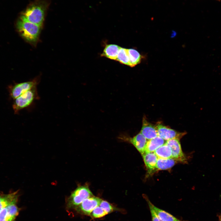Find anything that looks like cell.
<instances>
[{
  "instance_id": "1",
  "label": "cell",
  "mask_w": 221,
  "mask_h": 221,
  "mask_svg": "<svg viewBox=\"0 0 221 221\" xmlns=\"http://www.w3.org/2000/svg\"><path fill=\"white\" fill-rule=\"evenodd\" d=\"M46 9V5L44 2H36L28 7L20 18L41 26Z\"/></svg>"
},
{
  "instance_id": "2",
  "label": "cell",
  "mask_w": 221,
  "mask_h": 221,
  "mask_svg": "<svg viewBox=\"0 0 221 221\" xmlns=\"http://www.w3.org/2000/svg\"><path fill=\"white\" fill-rule=\"evenodd\" d=\"M41 27L21 18L17 23V29L20 34L27 41L32 43L37 41Z\"/></svg>"
},
{
  "instance_id": "3",
  "label": "cell",
  "mask_w": 221,
  "mask_h": 221,
  "mask_svg": "<svg viewBox=\"0 0 221 221\" xmlns=\"http://www.w3.org/2000/svg\"><path fill=\"white\" fill-rule=\"evenodd\" d=\"M93 196L87 186H79L71 193L66 199V208L68 209H75L85 200Z\"/></svg>"
},
{
  "instance_id": "4",
  "label": "cell",
  "mask_w": 221,
  "mask_h": 221,
  "mask_svg": "<svg viewBox=\"0 0 221 221\" xmlns=\"http://www.w3.org/2000/svg\"><path fill=\"white\" fill-rule=\"evenodd\" d=\"M37 86L33 87L15 99L12 105L15 113L30 106L35 100L39 99Z\"/></svg>"
},
{
  "instance_id": "5",
  "label": "cell",
  "mask_w": 221,
  "mask_h": 221,
  "mask_svg": "<svg viewBox=\"0 0 221 221\" xmlns=\"http://www.w3.org/2000/svg\"><path fill=\"white\" fill-rule=\"evenodd\" d=\"M101 200L93 196L85 200L74 209L79 214L89 216L92 211L99 205Z\"/></svg>"
},
{
  "instance_id": "6",
  "label": "cell",
  "mask_w": 221,
  "mask_h": 221,
  "mask_svg": "<svg viewBox=\"0 0 221 221\" xmlns=\"http://www.w3.org/2000/svg\"><path fill=\"white\" fill-rule=\"evenodd\" d=\"M156 126L158 136L166 141L173 139L180 140L186 134L185 132H178L160 123H158Z\"/></svg>"
},
{
  "instance_id": "7",
  "label": "cell",
  "mask_w": 221,
  "mask_h": 221,
  "mask_svg": "<svg viewBox=\"0 0 221 221\" xmlns=\"http://www.w3.org/2000/svg\"><path fill=\"white\" fill-rule=\"evenodd\" d=\"M37 81L34 80L16 84L10 89V96L14 99L33 87L37 86Z\"/></svg>"
},
{
  "instance_id": "8",
  "label": "cell",
  "mask_w": 221,
  "mask_h": 221,
  "mask_svg": "<svg viewBox=\"0 0 221 221\" xmlns=\"http://www.w3.org/2000/svg\"><path fill=\"white\" fill-rule=\"evenodd\" d=\"M180 140L173 139L167 141L165 144L169 146L172 152V158L176 161L185 163L187 159L182 151Z\"/></svg>"
},
{
  "instance_id": "9",
  "label": "cell",
  "mask_w": 221,
  "mask_h": 221,
  "mask_svg": "<svg viewBox=\"0 0 221 221\" xmlns=\"http://www.w3.org/2000/svg\"><path fill=\"white\" fill-rule=\"evenodd\" d=\"M17 203H13L0 211V221H15L20 210Z\"/></svg>"
},
{
  "instance_id": "10",
  "label": "cell",
  "mask_w": 221,
  "mask_h": 221,
  "mask_svg": "<svg viewBox=\"0 0 221 221\" xmlns=\"http://www.w3.org/2000/svg\"><path fill=\"white\" fill-rule=\"evenodd\" d=\"M142 126L140 133L148 140L154 138L158 136L156 126L149 122L145 116L143 118Z\"/></svg>"
},
{
  "instance_id": "11",
  "label": "cell",
  "mask_w": 221,
  "mask_h": 221,
  "mask_svg": "<svg viewBox=\"0 0 221 221\" xmlns=\"http://www.w3.org/2000/svg\"><path fill=\"white\" fill-rule=\"evenodd\" d=\"M142 155L148 174H152L157 171L156 166L158 158L153 152L145 153Z\"/></svg>"
},
{
  "instance_id": "12",
  "label": "cell",
  "mask_w": 221,
  "mask_h": 221,
  "mask_svg": "<svg viewBox=\"0 0 221 221\" xmlns=\"http://www.w3.org/2000/svg\"><path fill=\"white\" fill-rule=\"evenodd\" d=\"M147 202L148 206H150L155 213L162 221H185L178 219L168 212L154 206L145 195L143 196Z\"/></svg>"
},
{
  "instance_id": "13",
  "label": "cell",
  "mask_w": 221,
  "mask_h": 221,
  "mask_svg": "<svg viewBox=\"0 0 221 221\" xmlns=\"http://www.w3.org/2000/svg\"><path fill=\"white\" fill-rule=\"evenodd\" d=\"M126 138L142 155L145 153V148L148 140L140 132L133 138Z\"/></svg>"
},
{
  "instance_id": "14",
  "label": "cell",
  "mask_w": 221,
  "mask_h": 221,
  "mask_svg": "<svg viewBox=\"0 0 221 221\" xmlns=\"http://www.w3.org/2000/svg\"><path fill=\"white\" fill-rule=\"evenodd\" d=\"M18 196V191L8 194L0 193V211L10 205L13 203H17Z\"/></svg>"
},
{
  "instance_id": "15",
  "label": "cell",
  "mask_w": 221,
  "mask_h": 221,
  "mask_svg": "<svg viewBox=\"0 0 221 221\" xmlns=\"http://www.w3.org/2000/svg\"><path fill=\"white\" fill-rule=\"evenodd\" d=\"M166 142L161 137H157L148 140L145 148V153L153 152L165 143Z\"/></svg>"
},
{
  "instance_id": "16",
  "label": "cell",
  "mask_w": 221,
  "mask_h": 221,
  "mask_svg": "<svg viewBox=\"0 0 221 221\" xmlns=\"http://www.w3.org/2000/svg\"><path fill=\"white\" fill-rule=\"evenodd\" d=\"M120 48V47L115 44L107 45L101 56L111 60H116Z\"/></svg>"
},
{
  "instance_id": "17",
  "label": "cell",
  "mask_w": 221,
  "mask_h": 221,
  "mask_svg": "<svg viewBox=\"0 0 221 221\" xmlns=\"http://www.w3.org/2000/svg\"><path fill=\"white\" fill-rule=\"evenodd\" d=\"M176 161L172 158L167 159L158 158L156 166L157 170L170 169L174 165Z\"/></svg>"
},
{
  "instance_id": "18",
  "label": "cell",
  "mask_w": 221,
  "mask_h": 221,
  "mask_svg": "<svg viewBox=\"0 0 221 221\" xmlns=\"http://www.w3.org/2000/svg\"><path fill=\"white\" fill-rule=\"evenodd\" d=\"M154 153L158 158L167 159L172 158L171 149L169 146L165 143L157 149L154 152Z\"/></svg>"
},
{
  "instance_id": "19",
  "label": "cell",
  "mask_w": 221,
  "mask_h": 221,
  "mask_svg": "<svg viewBox=\"0 0 221 221\" xmlns=\"http://www.w3.org/2000/svg\"><path fill=\"white\" fill-rule=\"evenodd\" d=\"M116 60L122 64L131 67L128 49L120 47L118 51Z\"/></svg>"
},
{
  "instance_id": "20",
  "label": "cell",
  "mask_w": 221,
  "mask_h": 221,
  "mask_svg": "<svg viewBox=\"0 0 221 221\" xmlns=\"http://www.w3.org/2000/svg\"><path fill=\"white\" fill-rule=\"evenodd\" d=\"M128 55L131 67H133L140 63L142 56L136 50L133 48L128 49Z\"/></svg>"
},
{
  "instance_id": "21",
  "label": "cell",
  "mask_w": 221,
  "mask_h": 221,
  "mask_svg": "<svg viewBox=\"0 0 221 221\" xmlns=\"http://www.w3.org/2000/svg\"><path fill=\"white\" fill-rule=\"evenodd\" d=\"M108 214L99 206L95 207L91 212L89 216L93 219L102 218Z\"/></svg>"
},
{
  "instance_id": "22",
  "label": "cell",
  "mask_w": 221,
  "mask_h": 221,
  "mask_svg": "<svg viewBox=\"0 0 221 221\" xmlns=\"http://www.w3.org/2000/svg\"><path fill=\"white\" fill-rule=\"evenodd\" d=\"M107 214L116 211L117 209L114 207L111 204L106 201L101 200L99 205Z\"/></svg>"
},
{
  "instance_id": "23",
  "label": "cell",
  "mask_w": 221,
  "mask_h": 221,
  "mask_svg": "<svg viewBox=\"0 0 221 221\" xmlns=\"http://www.w3.org/2000/svg\"><path fill=\"white\" fill-rule=\"evenodd\" d=\"M149 207L151 213L152 221H162L156 214L153 209L150 206H149Z\"/></svg>"
},
{
  "instance_id": "24",
  "label": "cell",
  "mask_w": 221,
  "mask_h": 221,
  "mask_svg": "<svg viewBox=\"0 0 221 221\" xmlns=\"http://www.w3.org/2000/svg\"><path fill=\"white\" fill-rule=\"evenodd\" d=\"M219 220H221V214L219 216Z\"/></svg>"
},
{
  "instance_id": "25",
  "label": "cell",
  "mask_w": 221,
  "mask_h": 221,
  "mask_svg": "<svg viewBox=\"0 0 221 221\" xmlns=\"http://www.w3.org/2000/svg\"><path fill=\"white\" fill-rule=\"evenodd\" d=\"M219 221H221V220H219Z\"/></svg>"
}]
</instances>
